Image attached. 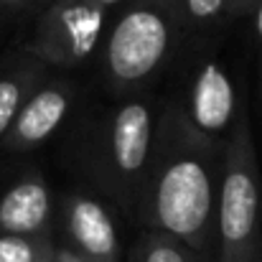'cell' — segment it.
Masks as SVG:
<instances>
[{"label": "cell", "instance_id": "cell-1", "mask_svg": "<svg viewBox=\"0 0 262 262\" xmlns=\"http://www.w3.org/2000/svg\"><path fill=\"white\" fill-rule=\"evenodd\" d=\"M227 143L193 130L178 99L161 102L138 219L216 260V201Z\"/></svg>", "mask_w": 262, "mask_h": 262}, {"label": "cell", "instance_id": "cell-2", "mask_svg": "<svg viewBox=\"0 0 262 262\" xmlns=\"http://www.w3.org/2000/svg\"><path fill=\"white\" fill-rule=\"evenodd\" d=\"M158 112L161 104L145 92L117 97V102L89 117L74 143L84 176L130 216H138Z\"/></svg>", "mask_w": 262, "mask_h": 262}, {"label": "cell", "instance_id": "cell-3", "mask_svg": "<svg viewBox=\"0 0 262 262\" xmlns=\"http://www.w3.org/2000/svg\"><path fill=\"white\" fill-rule=\"evenodd\" d=\"M186 41L173 0H130L112 13L99 69L115 97L143 94Z\"/></svg>", "mask_w": 262, "mask_h": 262}, {"label": "cell", "instance_id": "cell-4", "mask_svg": "<svg viewBox=\"0 0 262 262\" xmlns=\"http://www.w3.org/2000/svg\"><path fill=\"white\" fill-rule=\"evenodd\" d=\"M262 234V181L250 127V115L242 107L234 130L227 140L224 166L216 201V260L257 262Z\"/></svg>", "mask_w": 262, "mask_h": 262}, {"label": "cell", "instance_id": "cell-5", "mask_svg": "<svg viewBox=\"0 0 262 262\" xmlns=\"http://www.w3.org/2000/svg\"><path fill=\"white\" fill-rule=\"evenodd\" d=\"M112 10L99 0H49L23 51L54 69H79L99 56Z\"/></svg>", "mask_w": 262, "mask_h": 262}, {"label": "cell", "instance_id": "cell-6", "mask_svg": "<svg viewBox=\"0 0 262 262\" xmlns=\"http://www.w3.org/2000/svg\"><path fill=\"white\" fill-rule=\"evenodd\" d=\"M196 133L214 143H227L239 117L234 82L214 54H204L188 69V82L178 99Z\"/></svg>", "mask_w": 262, "mask_h": 262}, {"label": "cell", "instance_id": "cell-7", "mask_svg": "<svg viewBox=\"0 0 262 262\" xmlns=\"http://www.w3.org/2000/svg\"><path fill=\"white\" fill-rule=\"evenodd\" d=\"M77 102V84L67 77H43L28 94L13 127L3 138L0 148L8 153H28L54 138L67 122Z\"/></svg>", "mask_w": 262, "mask_h": 262}, {"label": "cell", "instance_id": "cell-8", "mask_svg": "<svg viewBox=\"0 0 262 262\" xmlns=\"http://www.w3.org/2000/svg\"><path fill=\"white\" fill-rule=\"evenodd\" d=\"M61 229L87 262H120V234L110 206L84 191H69L61 201Z\"/></svg>", "mask_w": 262, "mask_h": 262}, {"label": "cell", "instance_id": "cell-9", "mask_svg": "<svg viewBox=\"0 0 262 262\" xmlns=\"http://www.w3.org/2000/svg\"><path fill=\"white\" fill-rule=\"evenodd\" d=\"M51 186L38 171L18 176L0 196V234H51Z\"/></svg>", "mask_w": 262, "mask_h": 262}, {"label": "cell", "instance_id": "cell-10", "mask_svg": "<svg viewBox=\"0 0 262 262\" xmlns=\"http://www.w3.org/2000/svg\"><path fill=\"white\" fill-rule=\"evenodd\" d=\"M186 38H206L255 13L257 0H173Z\"/></svg>", "mask_w": 262, "mask_h": 262}, {"label": "cell", "instance_id": "cell-11", "mask_svg": "<svg viewBox=\"0 0 262 262\" xmlns=\"http://www.w3.org/2000/svg\"><path fill=\"white\" fill-rule=\"evenodd\" d=\"M43 77H46V67L33 56H28L26 51H18L0 69V143L13 127L28 94Z\"/></svg>", "mask_w": 262, "mask_h": 262}, {"label": "cell", "instance_id": "cell-12", "mask_svg": "<svg viewBox=\"0 0 262 262\" xmlns=\"http://www.w3.org/2000/svg\"><path fill=\"white\" fill-rule=\"evenodd\" d=\"M130 262H209L204 255H199L193 247L181 242L173 234L158 232V229H145L133 252Z\"/></svg>", "mask_w": 262, "mask_h": 262}, {"label": "cell", "instance_id": "cell-13", "mask_svg": "<svg viewBox=\"0 0 262 262\" xmlns=\"http://www.w3.org/2000/svg\"><path fill=\"white\" fill-rule=\"evenodd\" d=\"M56 250L51 234H0V262H51Z\"/></svg>", "mask_w": 262, "mask_h": 262}, {"label": "cell", "instance_id": "cell-14", "mask_svg": "<svg viewBox=\"0 0 262 262\" xmlns=\"http://www.w3.org/2000/svg\"><path fill=\"white\" fill-rule=\"evenodd\" d=\"M46 3L49 0H0V15H23Z\"/></svg>", "mask_w": 262, "mask_h": 262}, {"label": "cell", "instance_id": "cell-15", "mask_svg": "<svg viewBox=\"0 0 262 262\" xmlns=\"http://www.w3.org/2000/svg\"><path fill=\"white\" fill-rule=\"evenodd\" d=\"M255 36L262 46V0H257V8H255Z\"/></svg>", "mask_w": 262, "mask_h": 262}, {"label": "cell", "instance_id": "cell-16", "mask_svg": "<svg viewBox=\"0 0 262 262\" xmlns=\"http://www.w3.org/2000/svg\"><path fill=\"white\" fill-rule=\"evenodd\" d=\"M99 3H102V5H104V8H110V10H112V13H115V10H120V8H122V5H127V3H130V0H99Z\"/></svg>", "mask_w": 262, "mask_h": 262}, {"label": "cell", "instance_id": "cell-17", "mask_svg": "<svg viewBox=\"0 0 262 262\" xmlns=\"http://www.w3.org/2000/svg\"><path fill=\"white\" fill-rule=\"evenodd\" d=\"M51 262H54V260H51Z\"/></svg>", "mask_w": 262, "mask_h": 262}]
</instances>
